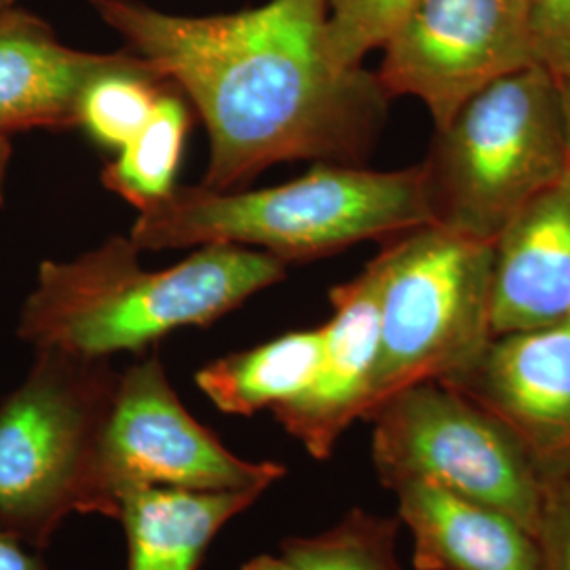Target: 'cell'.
<instances>
[{
    "label": "cell",
    "mask_w": 570,
    "mask_h": 570,
    "mask_svg": "<svg viewBox=\"0 0 570 570\" xmlns=\"http://www.w3.org/2000/svg\"><path fill=\"white\" fill-rule=\"evenodd\" d=\"M91 4L204 119L207 188L230 190L287 161L362 165L387 119L379 77L330 58L327 0H268L205 18L136 0Z\"/></svg>",
    "instance_id": "1"
},
{
    "label": "cell",
    "mask_w": 570,
    "mask_h": 570,
    "mask_svg": "<svg viewBox=\"0 0 570 570\" xmlns=\"http://www.w3.org/2000/svg\"><path fill=\"white\" fill-rule=\"evenodd\" d=\"M140 252L110 237L75 261H42L21 306V341L102 360L140 353L180 327L214 324L285 277L279 258L239 245H205L164 271L144 268Z\"/></svg>",
    "instance_id": "2"
},
{
    "label": "cell",
    "mask_w": 570,
    "mask_h": 570,
    "mask_svg": "<svg viewBox=\"0 0 570 570\" xmlns=\"http://www.w3.org/2000/svg\"><path fill=\"white\" fill-rule=\"evenodd\" d=\"M429 225L419 165L374 171L317 164L305 176L261 190L176 186L142 207L129 239L140 249L188 245L263 247L284 265L336 254L366 239H393Z\"/></svg>",
    "instance_id": "3"
},
{
    "label": "cell",
    "mask_w": 570,
    "mask_h": 570,
    "mask_svg": "<svg viewBox=\"0 0 570 570\" xmlns=\"http://www.w3.org/2000/svg\"><path fill=\"white\" fill-rule=\"evenodd\" d=\"M419 169L429 225L494 244L570 169L560 81L532 63L490 82L435 127Z\"/></svg>",
    "instance_id": "4"
},
{
    "label": "cell",
    "mask_w": 570,
    "mask_h": 570,
    "mask_svg": "<svg viewBox=\"0 0 570 570\" xmlns=\"http://www.w3.org/2000/svg\"><path fill=\"white\" fill-rule=\"evenodd\" d=\"M0 404V529L42 551L72 513L117 520L102 482V442L121 372L108 360L35 348Z\"/></svg>",
    "instance_id": "5"
},
{
    "label": "cell",
    "mask_w": 570,
    "mask_h": 570,
    "mask_svg": "<svg viewBox=\"0 0 570 570\" xmlns=\"http://www.w3.org/2000/svg\"><path fill=\"white\" fill-rule=\"evenodd\" d=\"M372 263L381 277V351L370 410L414 383L449 381L494 336L492 245L423 225L389 239Z\"/></svg>",
    "instance_id": "6"
},
{
    "label": "cell",
    "mask_w": 570,
    "mask_h": 570,
    "mask_svg": "<svg viewBox=\"0 0 570 570\" xmlns=\"http://www.w3.org/2000/svg\"><path fill=\"white\" fill-rule=\"evenodd\" d=\"M372 461L395 490L428 482L503 511L537 534L543 469L484 407L440 381L400 389L370 410Z\"/></svg>",
    "instance_id": "7"
},
{
    "label": "cell",
    "mask_w": 570,
    "mask_h": 570,
    "mask_svg": "<svg viewBox=\"0 0 570 570\" xmlns=\"http://www.w3.org/2000/svg\"><path fill=\"white\" fill-rule=\"evenodd\" d=\"M284 473L282 463L245 461L225 449L186 410L157 353L121 372L102 442L104 490L117 520L131 490L263 494Z\"/></svg>",
    "instance_id": "8"
},
{
    "label": "cell",
    "mask_w": 570,
    "mask_h": 570,
    "mask_svg": "<svg viewBox=\"0 0 570 570\" xmlns=\"http://www.w3.org/2000/svg\"><path fill=\"white\" fill-rule=\"evenodd\" d=\"M383 51L389 98L421 100L438 127L490 82L539 63L532 0H416Z\"/></svg>",
    "instance_id": "9"
},
{
    "label": "cell",
    "mask_w": 570,
    "mask_h": 570,
    "mask_svg": "<svg viewBox=\"0 0 570 570\" xmlns=\"http://www.w3.org/2000/svg\"><path fill=\"white\" fill-rule=\"evenodd\" d=\"M499 419L541 469L570 463V322L492 336L449 381Z\"/></svg>",
    "instance_id": "10"
},
{
    "label": "cell",
    "mask_w": 570,
    "mask_h": 570,
    "mask_svg": "<svg viewBox=\"0 0 570 570\" xmlns=\"http://www.w3.org/2000/svg\"><path fill=\"white\" fill-rule=\"evenodd\" d=\"M322 357L308 387L273 416L313 459H327L346 429L366 419L381 351V277L374 263L330 292Z\"/></svg>",
    "instance_id": "11"
},
{
    "label": "cell",
    "mask_w": 570,
    "mask_h": 570,
    "mask_svg": "<svg viewBox=\"0 0 570 570\" xmlns=\"http://www.w3.org/2000/svg\"><path fill=\"white\" fill-rule=\"evenodd\" d=\"M136 60L134 51L72 49L47 21L9 7L0 13V136L77 127L87 87Z\"/></svg>",
    "instance_id": "12"
},
{
    "label": "cell",
    "mask_w": 570,
    "mask_h": 570,
    "mask_svg": "<svg viewBox=\"0 0 570 570\" xmlns=\"http://www.w3.org/2000/svg\"><path fill=\"white\" fill-rule=\"evenodd\" d=\"M492 249L494 336L569 320L570 169L513 216Z\"/></svg>",
    "instance_id": "13"
},
{
    "label": "cell",
    "mask_w": 570,
    "mask_h": 570,
    "mask_svg": "<svg viewBox=\"0 0 570 570\" xmlns=\"http://www.w3.org/2000/svg\"><path fill=\"white\" fill-rule=\"evenodd\" d=\"M416 570H543L537 537L503 511L428 482L393 490Z\"/></svg>",
    "instance_id": "14"
},
{
    "label": "cell",
    "mask_w": 570,
    "mask_h": 570,
    "mask_svg": "<svg viewBox=\"0 0 570 570\" xmlns=\"http://www.w3.org/2000/svg\"><path fill=\"white\" fill-rule=\"evenodd\" d=\"M258 492L131 490L119 522L127 541V570H197L216 534L258 501Z\"/></svg>",
    "instance_id": "15"
},
{
    "label": "cell",
    "mask_w": 570,
    "mask_h": 570,
    "mask_svg": "<svg viewBox=\"0 0 570 570\" xmlns=\"http://www.w3.org/2000/svg\"><path fill=\"white\" fill-rule=\"evenodd\" d=\"M322 357V327L287 332L265 345L225 355L195 376L207 400L235 416L273 410L301 395Z\"/></svg>",
    "instance_id": "16"
},
{
    "label": "cell",
    "mask_w": 570,
    "mask_h": 570,
    "mask_svg": "<svg viewBox=\"0 0 570 570\" xmlns=\"http://www.w3.org/2000/svg\"><path fill=\"white\" fill-rule=\"evenodd\" d=\"M190 122L188 100L176 85H169L140 134L104 167V186L138 209L161 202L178 186Z\"/></svg>",
    "instance_id": "17"
},
{
    "label": "cell",
    "mask_w": 570,
    "mask_h": 570,
    "mask_svg": "<svg viewBox=\"0 0 570 570\" xmlns=\"http://www.w3.org/2000/svg\"><path fill=\"white\" fill-rule=\"evenodd\" d=\"M169 85L155 63L138 56L87 87L77 127L98 146L119 153L140 134Z\"/></svg>",
    "instance_id": "18"
},
{
    "label": "cell",
    "mask_w": 570,
    "mask_h": 570,
    "mask_svg": "<svg viewBox=\"0 0 570 570\" xmlns=\"http://www.w3.org/2000/svg\"><path fill=\"white\" fill-rule=\"evenodd\" d=\"M400 520L353 510L317 537H292L282 556L294 570H402L395 556Z\"/></svg>",
    "instance_id": "19"
},
{
    "label": "cell",
    "mask_w": 570,
    "mask_h": 570,
    "mask_svg": "<svg viewBox=\"0 0 570 570\" xmlns=\"http://www.w3.org/2000/svg\"><path fill=\"white\" fill-rule=\"evenodd\" d=\"M416 0H327V53L338 68H357L383 49Z\"/></svg>",
    "instance_id": "20"
},
{
    "label": "cell",
    "mask_w": 570,
    "mask_h": 570,
    "mask_svg": "<svg viewBox=\"0 0 570 570\" xmlns=\"http://www.w3.org/2000/svg\"><path fill=\"white\" fill-rule=\"evenodd\" d=\"M537 541L543 570H570V463L543 469Z\"/></svg>",
    "instance_id": "21"
},
{
    "label": "cell",
    "mask_w": 570,
    "mask_h": 570,
    "mask_svg": "<svg viewBox=\"0 0 570 570\" xmlns=\"http://www.w3.org/2000/svg\"><path fill=\"white\" fill-rule=\"evenodd\" d=\"M534 56L562 81L570 77V0H532Z\"/></svg>",
    "instance_id": "22"
},
{
    "label": "cell",
    "mask_w": 570,
    "mask_h": 570,
    "mask_svg": "<svg viewBox=\"0 0 570 570\" xmlns=\"http://www.w3.org/2000/svg\"><path fill=\"white\" fill-rule=\"evenodd\" d=\"M0 570H49L39 550L0 529Z\"/></svg>",
    "instance_id": "23"
},
{
    "label": "cell",
    "mask_w": 570,
    "mask_h": 570,
    "mask_svg": "<svg viewBox=\"0 0 570 570\" xmlns=\"http://www.w3.org/2000/svg\"><path fill=\"white\" fill-rule=\"evenodd\" d=\"M242 570H294L289 567V562L285 560L284 556H256L252 558L247 564H244Z\"/></svg>",
    "instance_id": "24"
},
{
    "label": "cell",
    "mask_w": 570,
    "mask_h": 570,
    "mask_svg": "<svg viewBox=\"0 0 570 570\" xmlns=\"http://www.w3.org/2000/svg\"><path fill=\"white\" fill-rule=\"evenodd\" d=\"M11 142L9 138L0 136V205L4 202V183H7V171H9V164H11Z\"/></svg>",
    "instance_id": "25"
},
{
    "label": "cell",
    "mask_w": 570,
    "mask_h": 570,
    "mask_svg": "<svg viewBox=\"0 0 570 570\" xmlns=\"http://www.w3.org/2000/svg\"><path fill=\"white\" fill-rule=\"evenodd\" d=\"M562 87V100H564V117H567V136H569V150H570V77L560 81Z\"/></svg>",
    "instance_id": "26"
},
{
    "label": "cell",
    "mask_w": 570,
    "mask_h": 570,
    "mask_svg": "<svg viewBox=\"0 0 570 570\" xmlns=\"http://www.w3.org/2000/svg\"><path fill=\"white\" fill-rule=\"evenodd\" d=\"M13 4H16V0H0V13H2V11H7V9H9V7H13Z\"/></svg>",
    "instance_id": "27"
},
{
    "label": "cell",
    "mask_w": 570,
    "mask_h": 570,
    "mask_svg": "<svg viewBox=\"0 0 570 570\" xmlns=\"http://www.w3.org/2000/svg\"><path fill=\"white\" fill-rule=\"evenodd\" d=\"M569 322H570V313H569Z\"/></svg>",
    "instance_id": "28"
}]
</instances>
